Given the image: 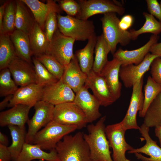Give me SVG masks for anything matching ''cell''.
<instances>
[{
  "label": "cell",
  "mask_w": 161,
  "mask_h": 161,
  "mask_svg": "<svg viewBox=\"0 0 161 161\" xmlns=\"http://www.w3.org/2000/svg\"><path fill=\"white\" fill-rule=\"evenodd\" d=\"M80 6L79 13L76 17L84 20L98 14L114 13L122 15L125 9L121 3L115 0H78Z\"/></svg>",
  "instance_id": "7"
},
{
  "label": "cell",
  "mask_w": 161,
  "mask_h": 161,
  "mask_svg": "<svg viewBox=\"0 0 161 161\" xmlns=\"http://www.w3.org/2000/svg\"><path fill=\"white\" fill-rule=\"evenodd\" d=\"M6 4V2L0 7V31L2 29L3 21Z\"/></svg>",
  "instance_id": "47"
},
{
  "label": "cell",
  "mask_w": 161,
  "mask_h": 161,
  "mask_svg": "<svg viewBox=\"0 0 161 161\" xmlns=\"http://www.w3.org/2000/svg\"><path fill=\"white\" fill-rule=\"evenodd\" d=\"M144 92L143 107L142 110L139 112V116L143 117L150 105L161 92V85L155 82L151 76H149L144 86Z\"/></svg>",
  "instance_id": "34"
},
{
  "label": "cell",
  "mask_w": 161,
  "mask_h": 161,
  "mask_svg": "<svg viewBox=\"0 0 161 161\" xmlns=\"http://www.w3.org/2000/svg\"><path fill=\"white\" fill-rule=\"evenodd\" d=\"M55 149L60 161H92L83 133L80 131L65 136Z\"/></svg>",
  "instance_id": "2"
},
{
  "label": "cell",
  "mask_w": 161,
  "mask_h": 161,
  "mask_svg": "<svg viewBox=\"0 0 161 161\" xmlns=\"http://www.w3.org/2000/svg\"><path fill=\"white\" fill-rule=\"evenodd\" d=\"M143 81V77L133 86L128 109L125 117L120 122L126 130L140 129L137 122V112H141L143 107L144 95L142 90Z\"/></svg>",
  "instance_id": "11"
},
{
  "label": "cell",
  "mask_w": 161,
  "mask_h": 161,
  "mask_svg": "<svg viewBox=\"0 0 161 161\" xmlns=\"http://www.w3.org/2000/svg\"><path fill=\"white\" fill-rule=\"evenodd\" d=\"M38 161H48L44 160H39Z\"/></svg>",
  "instance_id": "50"
},
{
  "label": "cell",
  "mask_w": 161,
  "mask_h": 161,
  "mask_svg": "<svg viewBox=\"0 0 161 161\" xmlns=\"http://www.w3.org/2000/svg\"><path fill=\"white\" fill-rule=\"evenodd\" d=\"M75 41L63 35L58 28L49 42L46 54L54 57L65 67L74 56L73 48Z\"/></svg>",
  "instance_id": "9"
},
{
  "label": "cell",
  "mask_w": 161,
  "mask_h": 161,
  "mask_svg": "<svg viewBox=\"0 0 161 161\" xmlns=\"http://www.w3.org/2000/svg\"><path fill=\"white\" fill-rule=\"evenodd\" d=\"M106 116H104L95 124H89L87 126L88 133H83L92 161H113L106 134Z\"/></svg>",
  "instance_id": "1"
},
{
  "label": "cell",
  "mask_w": 161,
  "mask_h": 161,
  "mask_svg": "<svg viewBox=\"0 0 161 161\" xmlns=\"http://www.w3.org/2000/svg\"><path fill=\"white\" fill-rule=\"evenodd\" d=\"M154 132L155 136L159 139L160 147L161 148V124L155 127Z\"/></svg>",
  "instance_id": "48"
},
{
  "label": "cell",
  "mask_w": 161,
  "mask_h": 161,
  "mask_svg": "<svg viewBox=\"0 0 161 161\" xmlns=\"http://www.w3.org/2000/svg\"><path fill=\"white\" fill-rule=\"evenodd\" d=\"M10 72L8 68L0 70V97L13 95L18 89V86L11 77Z\"/></svg>",
  "instance_id": "38"
},
{
  "label": "cell",
  "mask_w": 161,
  "mask_h": 161,
  "mask_svg": "<svg viewBox=\"0 0 161 161\" xmlns=\"http://www.w3.org/2000/svg\"><path fill=\"white\" fill-rule=\"evenodd\" d=\"M88 89L85 85L75 93L73 101L85 114L88 123H92L101 116L99 112L100 103Z\"/></svg>",
  "instance_id": "15"
},
{
  "label": "cell",
  "mask_w": 161,
  "mask_h": 161,
  "mask_svg": "<svg viewBox=\"0 0 161 161\" xmlns=\"http://www.w3.org/2000/svg\"><path fill=\"white\" fill-rule=\"evenodd\" d=\"M149 128L144 123L140 127V132L146 143L143 147L134 148L128 151V153H134L137 159L142 161H161V148L151 137Z\"/></svg>",
  "instance_id": "17"
},
{
  "label": "cell",
  "mask_w": 161,
  "mask_h": 161,
  "mask_svg": "<svg viewBox=\"0 0 161 161\" xmlns=\"http://www.w3.org/2000/svg\"><path fill=\"white\" fill-rule=\"evenodd\" d=\"M28 35L33 55L36 56L46 54L49 42L44 31L36 22Z\"/></svg>",
  "instance_id": "28"
},
{
  "label": "cell",
  "mask_w": 161,
  "mask_h": 161,
  "mask_svg": "<svg viewBox=\"0 0 161 161\" xmlns=\"http://www.w3.org/2000/svg\"><path fill=\"white\" fill-rule=\"evenodd\" d=\"M150 67L152 78L156 83L161 85V58L158 57L155 58Z\"/></svg>",
  "instance_id": "41"
},
{
  "label": "cell",
  "mask_w": 161,
  "mask_h": 161,
  "mask_svg": "<svg viewBox=\"0 0 161 161\" xmlns=\"http://www.w3.org/2000/svg\"><path fill=\"white\" fill-rule=\"evenodd\" d=\"M160 5H161V1H160Z\"/></svg>",
  "instance_id": "52"
},
{
  "label": "cell",
  "mask_w": 161,
  "mask_h": 161,
  "mask_svg": "<svg viewBox=\"0 0 161 161\" xmlns=\"http://www.w3.org/2000/svg\"><path fill=\"white\" fill-rule=\"evenodd\" d=\"M10 37L17 56L31 64L33 54L28 35L21 30L16 29L10 34Z\"/></svg>",
  "instance_id": "25"
},
{
  "label": "cell",
  "mask_w": 161,
  "mask_h": 161,
  "mask_svg": "<svg viewBox=\"0 0 161 161\" xmlns=\"http://www.w3.org/2000/svg\"><path fill=\"white\" fill-rule=\"evenodd\" d=\"M143 14L145 21L142 27L137 30L134 29L129 30L132 40L137 39L139 35L143 34L151 33L153 35H158L161 32V22L146 12H143Z\"/></svg>",
  "instance_id": "32"
},
{
  "label": "cell",
  "mask_w": 161,
  "mask_h": 161,
  "mask_svg": "<svg viewBox=\"0 0 161 161\" xmlns=\"http://www.w3.org/2000/svg\"><path fill=\"white\" fill-rule=\"evenodd\" d=\"M16 29L28 34L36 22L31 10L21 0H16Z\"/></svg>",
  "instance_id": "27"
},
{
  "label": "cell",
  "mask_w": 161,
  "mask_h": 161,
  "mask_svg": "<svg viewBox=\"0 0 161 161\" xmlns=\"http://www.w3.org/2000/svg\"><path fill=\"white\" fill-rule=\"evenodd\" d=\"M34 57L58 79L62 77L65 67L51 55L46 54Z\"/></svg>",
  "instance_id": "36"
},
{
  "label": "cell",
  "mask_w": 161,
  "mask_h": 161,
  "mask_svg": "<svg viewBox=\"0 0 161 161\" xmlns=\"http://www.w3.org/2000/svg\"><path fill=\"white\" fill-rule=\"evenodd\" d=\"M29 7L32 13L36 22L44 31V25L48 16L55 13L59 14L63 11L58 4L52 0L44 3L38 0H21Z\"/></svg>",
  "instance_id": "20"
},
{
  "label": "cell",
  "mask_w": 161,
  "mask_h": 161,
  "mask_svg": "<svg viewBox=\"0 0 161 161\" xmlns=\"http://www.w3.org/2000/svg\"><path fill=\"white\" fill-rule=\"evenodd\" d=\"M96 34L88 40L83 48L76 50L75 54L82 71L86 75L92 70L94 63L93 54L97 42Z\"/></svg>",
  "instance_id": "26"
},
{
  "label": "cell",
  "mask_w": 161,
  "mask_h": 161,
  "mask_svg": "<svg viewBox=\"0 0 161 161\" xmlns=\"http://www.w3.org/2000/svg\"><path fill=\"white\" fill-rule=\"evenodd\" d=\"M121 66L120 60L113 58L112 60L108 61L100 73L115 101L121 95L122 85L119 80V74Z\"/></svg>",
  "instance_id": "21"
},
{
  "label": "cell",
  "mask_w": 161,
  "mask_h": 161,
  "mask_svg": "<svg viewBox=\"0 0 161 161\" xmlns=\"http://www.w3.org/2000/svg\"><path fill=\"white\" fill-rule=\"evenodd\" d=\"M159 38L158 35H152L146 43L134 50H123L120 48L113 54V57L120 60L122 63V65L131 64L137 65L143 61L145 56L149 52L151 47L157 42Z\"/></svg>",
  "instance_id": "18"
},
{
  "label": "cell",
  "mask_w": 161,
  "mask_h": 161,
  "mask_svg": "<svg viewBox=\"0 0 161 161\" xmlns=\"http://www.w3.org/2000/svg\"><path fill=\"white\" fill-rule=\"evenodd\" d=\"M11 153L7 146L0 144V161H10Z\"/></svg>",
  "instance_id": "44"
},
{
  "label": "cell",
  "mask_w": 161,
  "mask_h": 161,
  "mask_svg": "<svg viewBox=\"0 0 161 161\" xmlns=\"http://www.w3.org/2000/svg\"><path fill=\"white\" fill-rule=\"evenodd\" d=\"M13 78L18 86H25L36 83L35 72L31 64L16 56L9 64Z\"/></svg>",
  "instance_id": "16"
},
{
  "label": "cell",
  "mask_w": 161,
  "mask_h": 161,
  "mask_svg": "<svg viewBox=\"0 0 161 161\" xmlns=\"http://www.w3.org/2000/svg\"><path fill=\"white\" fill-rule=\"evenodd\" d=\"M86 76L87 75L81 70L74 54L69 63L65 67L61 78L65 83L76 93L85 85Z\"/></svg>",
  "instance_id": "22"
},
{
  "label": "cell",
  "mask_w": 161,
  "mask_h": 161,
  "mask_svg": "<svg viewBox=\"0 0 161 161\" xmlns=\"http://www.w3.org/2000/svg\"><path fill=\"white\" fill-rule=\"evenodd\" d=\"M57 14L50 13L47 17L44 25V32L48 41L50 42L55 32L58 28Z\"/></svg>",
  "instance_id": "40"
},
{
  "label": "cell",
  "mask_w": 161,
  "mask_h": 161,
  "mask_svg": "<svg viewBox=\"0 0 161 161\" xmlns=\"http://www.w3.org/2000/svg\"><path fill=\"white\" fill-rule=\"evenodd\" d=\"M126 131L120 122L106 127V135L113 151V161H125L127 159L126 152L134 149L126 141L125 134Z\"/></svg>",
  "instance_id": "10"
},
{
  "label": "cell",
  "mask_w": 161,
  "mask_h": 161,
  "mask_svg": "<svg viewBox=\"0 0 161 161\" xmlns=\"http://www.w3.org/2000/svg\"><path fill=\"white\" fill-rule=\"evenodd\" d=\"M34 115L27 122L28 130L26 134L25 142L32 144L34 137L39 130L52 120L54 106L40 100L34 106Z\"/></svg>",
  "instance_id": "8"
},
{
  "label": "cell",
  "mask_w": 161,
  "mask_h": 161,
  "mask_svg": "<svg viewBox=\"0 0 161 161\" xmlns=\"http://www.w3.org/2000/svg\"><path fill=\"white\" fill-rule=\"evenodd\" d=\"M16 1H6L0 34H10L16 29Z\"/></svg>",
  "instance_id": "35"
},
{
  "label": "cell",
  "mask_w": 161,
  "mask_h": 161,
  "mask_svg": "<svg viewBox=\"0 0 161 161\" xmlns=\"http://www.w3.org/2000/svg\"><path fill=\"white\" fill-rule=\"evenodd\" d=\"M147 9L149 13L161 22V5L157 0H146Z\"/></svg>",
  "instance_id": "42"
},
{
  "label": "cell",
  "mask_w": 161,
  "mask_h": 161,
  "mask_svg": "<svg viewBox=\"0 0 161 161\" xmlns=\"http://www.w3.org/2000/svg\"><path fill=\"white\" fill-rule=\"evenodd\" d=\"M133 16L129 14L123 16L119 23V25L120 29L123 31L128 30L132 26L134 22Z\"/></svg>",
  "instance_id": "43"
},
{
  "label": "cell",
  "mask_w": 161,
  "mask_h": 161,
  "mask_svg": "<svg viewBox=\"0 0 161 161\" xmlns=\"http://www.w3.org/2000/svg\"><path fill=\"white\" fill-rule=\"evenodd\" d=\"M144 118V123L149 128L161 124V92L150 105Z\"/></svg>",
  "instance_id": "33"
},
{
  "label": "cell",
  "mask_w": 161,
  "mask_h": 161,
  "mask_svg": "<svg viewBox=\"0 0 161 161\" xmlns=\"http://www.w3.org/2000/svg\"><path fill=\"white\" fill-rule=\"evenodd\" d=\"M58 28L63 35L76 41L88 40L95 34L92 21L57 14Z\"/></svg>",
  "instance_id": "3"
},
{
  "label": "cell",
  "mask_w": 161,
  "mask_h": 161,
  "mask_svg": "<svg viewBox=\"0 0 161 161\" xmlns=\"http://www.w3.org/2000/svg\"><path fill=\"white\" fill-rule=\"evenodd\" d=\"M32 62L35 72L37 84L45 86L58 80L34 56L32 58Z\"/></svg>",
  "instance_id": "37"
},
{
  "label": "cell",
  "mask_w": 161,
  "mask_h": 161,
  "mask_svg": "<svg viewBox=\"0 0 161 161\" xmlns=\"http://www.w3.org/2000/svg\"><path fill=\"white\" fill-rule=\"evenodd\" d=\"M125 161H131L130 160H129L127 159H126Z\"/></svg>",
  "instance_id": "51"
},
{
  "label": "cell",
  "mask_w": 161,
  "mask_h": 161,
  "mask_svg": "<svg viewBox=\"0 0 161 161\" xmlns=\"http://www.w3.org/2000/svg\"><path fill=\"white\" fill-rule=\"evenodd\" d=\"M52 120L62 125L75 126L79 129L88 123L85 114L74 102L55 106Z\"/></svg>",
  "instance_id": "6"
},
{
  "label": "cell",
  "mask_w": 161,
  "mask_h": 161,
  "mask_svg": "<svg viewBox=\"0 0 161 161\" xmlns=\"http://www.w3.org/2000/svg\"><path fill=\"white\" fill-rule=\"evenodd\" d=\"M31 108L27 105L18 104L8 110L1 112L0 126L14 125L25 127V125L29 119L28 114Z\"/></svg>",
  "instance_id": "23"
},
{
  "label": "cell",
  "mask_w": 161,
  "mask_h": 161,
  "mask_svg": "<svg viewBox=\"0 0 161 161\" xmlns=\"http://www.w3.org/2000/svg\"><path fill=\"white\" fill-rule=\"evenodd\" d=\"M149 52L161 58V42H157L151 47Z\"/></svg>",
  "instance_id": "45"
},
{
  "label": "cell",
  "mask_w": 161,
  "mask_h": 161,
  "mask_svg": "<svg viewBox=\"0 0 161 161\" xmlns=\"http://www.w3.org/2000/svg\"><path fill=\"white\" fill-rule=\"evenodd\" d=\"M44 86L36 83L20 87L13 95L8 107L21 104L31 108L41 100Z\"/></svg>",
  "instance_id": "19"
},
{
  "label": "cell",
  "mask_w": 161,
  "mask_h": 161,
  "mask_svg": "<svg viewBox=\"0 0 161 161\" xmlns=\"http://www.w3.org/2000/svg\"><path fill=\"white\" fill-rule=\"evenodd\" d=\"M157 56L149 52L139 64L122 65L119 76L126 88L132 87L134 85L144 77V74L150 69L153 60Z\"/></svg>",
  "instance_id": "12"
},
{
  "label": "cell",
  "mask_w": 161,
  "mask_h": 161,
  "mask_svg": "<svg viewBox=\"0 0 161 161\" xmlns=\"http://www.w3.org/2000/svg\"><path fill=\"white\" fill-rule=\"evenodd\" d=\"M57 1L62 10L65 11L67 15L75 17L80 11V6L77 1L61 0Z\"/></svg>",
  "instance_id": "39"
},
{
  "label": "cell",
  "mask_w": 161,
  "mask_h": 161,
  "mask_svg": "<svg viewBox=\"0 0 161 161\" xmlns=\"http://www.w3.org/2000/svg\"><path fill=\"white\" fill-rule=\"evenodd\" d=\"M75 94L61 78L57 82L44 87L41 100L54 106L73 102Z\"/></svg>",
  "instance_id": "13"
},
{
  "label": "cell",
  "mask_w": 161,
  "mask_h": 161,
  "mask_svg": "<svg viewBox=\"0 0 161 161\" xmlns=\"http://www.w3.org/2000/svg\"><path fill=\"white\" fill-rule=\"evenodd\" d=\"M35 159L60 161L55 149L48 153L36 144L25 143L16 161H32Z\"/></svg>",
  "instance_id": "24"
},
{
  "label": "cell",
  "mask_w": 161,
  "mask_h": 161,
  "mask_svg": "<svg viewBox=\"0 0 161 161\" xmlns=\"http://www.w3.org/2000/svg\"><path fill=\"white\" fill-rule=\"evenodd\" d=\"M13 95H10L5 96L4 99L0 102V110H2L7 107L8 106L9 104L13 97Z\"/></svg>",
  "instance_id": "46"
},
{
  "label": "cell",
  "mask_w": 161,
  "mask_h": 161,
  "mask_svg": "<svg viewBox=\"0 0 161 161\" xmlns=\"http://www.w3.org/2000/svg\"><path fill=\"white\" fill-rule=\"evenodd\" d=\"M16 56L10 34H0V70L8 68L10 63Z\"/></svg>",
  "instance_id": "31"
},
{
  "label": "cell",
  "mask_w": 161,
  "mask_h": 161,
  "mask_svg": "<svg viewBox=\"0 0 161 161\" xmlns=\"http://www.w3.org/2000/svg\"><path fill=\"white\" fill-rule=\"evenodd\" d=\"M120 20L117 14L114 13L105 14L100 18L102 34L113 55L116 51L118 44L125 46L132 40L130 31H123L120 28Z\"/></svg>",
  "instance_id": "4"
},
{
  "label": "cell",
  "mask_w": 161,
  "mask_h": 161,
  "mask_svg": "<svg viewBox=\"0 0 161 161\" xmlns=\"http://www.w3.org/2000/svg\"><path fill=\"white\" fill-rule=\"evenodd\" d=\"M8 143V140L7 137L0 131V144L7 146Z\"/></svg>",
  "instance_id": "49"
},
{
  "label": "cell",
  "mask_w": 161,
  "mask_h": 161,
  "mask_svg": "<svg viewBox=\"0 0 161 161\" xmlns=\"http://www.w3.org/2000/svg\"><path fill=\"white\" fill-rule=\"evenodd\" d=\"M77 129L75 126L62 125L52 120L37 133L32 144L38 145L42 150L51 151L65 136Z\"/></svg>",
  "instance_id": "5"
},
{
  "label": "cell",
  "mask_w": 161,
  "mask_h": 161,
  "mask_svg": "<svg viewBox=\"0 0 161 161\" xmlns=\"http://www.w3.org/2000/svg\"><path fill=\"white\" fill-rule=\"evenodd\" d=\"M110 52L108 44L102 33L97 37L95 47V58L92 69L94 71L100 73L108 61L107 57Z\"/></svg>",
  "instance_id": "29"
},
{
  "label": "cell",
  "mask_w": 161,
  "mask_h": 161,
  "mask_svg": "<svg viewBox=\"0 0 161 161\" xmlns=\"http://www.w3.org/2000/svg\"><path fill=\"white\" fill-rule=\"evenodd\" d=\"M86 75L85 85L91 90L100 106L106 107L115 101L105 80L100 73L92 69Z\"/></svg>",
  "instance_id": "14"
},
{
  "label": "cell",
  "mask_w": 161,
  "mask_h": 161,
  "mask_svg": "<svg viewBox=\"0 0 161 161\" xmlns=\"http://www.w3.org/2000/svg\"><path fill=\"white\" fill-rule=\"evenodd\" d=\"M8 127L12 139V143L8 148L11 155L12 160L16 161L25 143V128L14 125Z\"/></svg>",
  "instance_id": "30"
}]
</instances>
